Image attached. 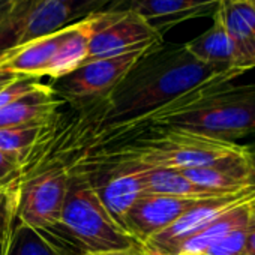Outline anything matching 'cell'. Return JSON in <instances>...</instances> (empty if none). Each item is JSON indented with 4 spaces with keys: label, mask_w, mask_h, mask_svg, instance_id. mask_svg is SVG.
<instances>
[{
    "label": "cell",
    "mask_w": 255,
    "mask_h": 255,
    "mask_svg": "<svg viewBox=\"0 0 255 255\" xmlns=\"http://www.w3.org/2000/svg\"><path fill=\"white\" fill-rule=\"evenodd\" d=\"M69 2L72 6V15H74V23H75L78 20L86 18L87 15L107 11L105 6L111 8L119 0H69Z\"/></svg>",
    "instance_id": "obj_26"
},
{
    "label": "cell",
    "mask_w": 255,
    "mask_h": 255,
    "mask_svg": "<svg viewBox=\"0 0 255 255\" xmlns=\"http://www.w3.org/2000/svg\"><path fill=\"white\" fill-rule=\"evenodd\" d=\"M65 29L66 27L47 36L0 51V72L36 80L45 77V71L63 39Z\"/></svg>",
    "instance_id": "obj_15"
},
{
    "label": "cell",
    "mask_w": 255,
    "mask_h": 255,
    "mask_svg": "<svg viewBox=\"0 0 255 255\" xmlns=\"http://www.w3.org/2000/svg\"><path fill=\"white\" fill-rule=\"evenodd\" d=\"M92 36L86 62L149 51L164 42V36L140 15L128 9L92 14Z\"/></svg>",
    "instance_id": "obj_5"
},
{
    "label": "cell",
    "mask_w": 255,
    "mask_h": 255,
    "mask_svg": "<svg viewBox=\"0 0 255 255\" xmlns=\"http://www.w3.org/2000/svg\"><path fill=\"white\" fill-rule=\"evenodd\" d=\"M221 3L222 0H119L110 9L132 11L164 36L180 23L213 17Z\"/></svg>",
    "instance_id": "obj_11"
},
{
    "label": "cell",
    "mask_w": 255,
    "mask_h": 255,
    "mask_svg": "<svg viewBox=\"0 0 255 255\" xmlns=\"http://www.w3.org/2000/svg\"><path fill=\"white\" fill-rule=\"evenodd\" d=\"M240 255H255V201L252 204L251 216L248 221V236Z\"/></svg>",
    "instance_id": "obj_27"
},
{
    "label": "cell",
    "mask_w": 255,
    "mask_h": 255,
    "mask_svg": "<svg viewBox=\"0 0 255 255\" xmlns=\"http://www.w3.org/2000/svg\"><path fill=\"white\" fill-rule=\"evenodd\" d=\"M231 2H240V0H231Z\"/></svg>",
    "instance_id": "obj_35"
},
{
    "label": "cell",
    "mask_w": 255,
    "mask_h": 255,
    "mask_svg": "<svg viewBox=\"0 0 255 255\" xmlns=\"http://www.w3.org/2000/svg\"><path fill=\"white\" fill-rule=\"evenodd\" d=\"M18 78H20V75H14V74H8V72H0V89L9 86L11 83L17 81Z\"/></svg>",
    "instance_id": "obj_29"
},
{
    "label": "cell",
    "mask_w": 255,
    "mask_h": 255,
    "mask_svg": "<svg viewBox=\"0 0 255 255\" xmlns=\"http://www.w3.org/2000/svg\"><path fill=\"white\" fill-rule=\"evenodd\" d=\"M215 15L224 24L236 53V65L246 72L255 68V6L249 0H222Z\"/></svg>",
    "instance_id": "obj_14"
},
{
    "label": "cell",
    "mask_w": 255,
    "mask_h": 255,
    "mask_svg": "<svg viewBox=\"0 0 255 255\" xmlns=\"http://www.w3.org/2000/svg\"><path fill=\"white\" fill-rule=\"evenodd\" d=\"M249 2H251V3H252L254 6H255V0H249Z\"/></svg>",
    "instance_id": "obj_33"
},
{
    "label": "cell",
    "mask_w": 255,
    "mask_h": 255,
    "mask_svg": "<svg viewBox=\"0 0 255 255\" xmlns=\"http://www.w3.org/2000/svg\"><path fill=\"white\" fill-rule=\"evenodd\" d=\"M71 170L63 165L45 167L18 182V222L38 230L59 228Z\"/></svg>",
    "instance_id": "obj_6"
},
{
    "label": "cell",
    "mask_w": 255,
    "mask_h": 255,
    "mask_svg": "<svg viewBox=\"0 0 255 255\" xmlns=\"http://www.w3.org/2000/svg\"><path fill=\"white\" fill-rule=\"evenodd\" d=\"M18 183L11 185L0 198V255H8L14 230L18 222Z\"/></svg>",
    "instance_id": "obj_23"
},
{
    "label": "cell",
    "mask_w": 255,
    "mask_h": 255,
    "mask_svg": "<svg viewBox=\"0 0 255 255\" xmlns=\"http://www.w3.org/2000/svg\"><path fill=\"white\" fill-rule=\"evenodd\" d=\"M245 146L177 128H153L150 135L140 138L137 147L126 152V159L155 168L176 171L209 165L222 158L242 153Z\"/></svg>",
    "instance_id": "obj_4"
},
{
    "label": "cell",
    "mask_w": 255,
    "mask_h": 255,
    "mask_svg": "<svg viewBox=\"0 0 255 255\" xmlns=\"http://www.w3.org/2000/svg\"><path fill=\"white\" fill-rule=\"evenodd\" d=\"M203 200H206V197L146 194L134 203L122 225L140 245H143Z\"/></svg>",
    "instance_id": "obj_10"
},
{
    "label": "cell",
    "mask_w": 255,
    "mask_h": 255,
    "mask_svg": "<svg viewBox=\"0 0 255 255\" xmlns=\"http://www.w3.org/2000/svg\"><path fill=\"white\" fill-rule=\"evenodd\" d=\"M248 236V224L231 230L216 243H213L203 255H240Z\"/></svg>",
    "instance_id": "obj_24"
},
{
    "label": "cell",
    "mask_w": 255,
    "mask_h": 255,
    "mask_svg": "<svg viewBox=\"0 0 255 255\" xmlns=\"http://www.w3.org/2000/svg\"><path fill=\"white\" fill-rule=\"evenodd\" d=\"M242 72L197 60L185 44H165L144 53L107 98L105 123L126 129L180 95L215 80L233 81Z\"/></svg>",
    "instance_id": "obj_1"
},
{
    "label": "cell",
    "mask_w": 255,
    "mask_h": 255,
    "mask_svg": "<svg viewBox=\"0 0 255 255\" xmlns=\"http://www.w3.org/2000/svg\"><path fill=\"white\" fill-rule=\"evenodd\" d=\"M57 231L81 254L141 246L110 215L90 176L83 171L69 174Z\"/></svg>",
    "instance_id": "obj_3"
},
{
    "label": "cell",
    "mask_w": 255,
    "mask_h": 255,
    "mask_svg": "<svg viewBox=\"0 0 255 255\" xmlns=\"http://www.w3.org/2000/svg\"><path fill=\"white\" fill-rule=\"evenodd\" d=\"M143 173L144 165L125 158L111 170L110 176L102 183H95L92 180L101 201L120 225L134 203L144 195Z\"/></svg>",
    "instance_id": "obj_12"
},
{
    "label": "cell",
    "mask_w": 255,
    "mask_h": 255,
    "mask_svg": "<svg viewBox=\"0 0 255 255\" xmlns=\"http://www.w3.org/2000/svg\"><path fill=\"white\" fill-rule=\"evenodd\" d=\"M177 255H191V254H177Z\"/></svg>",
    "instance_id": "obj_34"
},
{
    "label": "cell",
    "mask_w": 255,
    "mask_h": 255,
    "mask_svg": "<svg viewBox=\"0 0 255 255\" xmlns=\"http://www.w3.org/2000/svg\"><path fill=\"white\" fill-rule=\"evenodd\" d=\"M23 161L18 155L0 150V185L11 186L21 179Z\"/></svg>",
    "instance_id": "obj_25"
},
{
    "label": "cell",
    "mask_w": 255,
    "mask_h": 255,
    "mask_svg": "<svg viewBox=\"0 0 255 255\" xmlns=\"http://www.w3.org/2000/svg\"><path fill=\"white\" fill-rule=\"evenodd\" d=\"M255 198V185H251L242 191L225 194L213 198H206L185 212L176 222L150 237L141 245L146 255H174L179 246L204 230L215 219L236 206Z\"/></svg>",
    "instance_id": "obj_9"
},
{
    "label": "cell",
    "mask_w": 255,
    "mask_h": 255,
    "mask_svg": "<svg viewBox=\"0 0 255 255\" xmlns=\"http://www.w3.org/2000/svg\"><path fill=\"white\" fill-rule=\"evenodd\" d=\"M177 128L212 138L233 141L255 132V84L204 83L128 126Z\"/></svg>",
    "instance_id": "obj_2"
},
{
    "label": "cell",
    "mask_w": 255,
    "mask_h": 255,
    "mask_svg": "<svg viewBox=\"0 0 255 255\" xmlns=\"http://www.w3.org/2000/svg\"><path fill=\"white\" fill-rule=\"evenodd\" d=\"M212 18L213 24L203 35L186 42V50L197 60L206 65L216 66L221 69H234L245 74L236 65V53L224 24L216 15H213Z\"/></svg>",
    "instance_id": "obj_18"
},
{
    "label": "cell",
    "mask_w": 255,
    "mask_h": 255,
    "mask_svg": "<svg viewBox=\"0 0 255 255\" xmlns=\"http://www.w3.org/2000/svg\"><path fill=\"white\" fill-rule=\"evenodd\" d=\"M11 2V6H17V5H21L24 2H29V0H9Z\"/></svg>",
    "instance_id": "obj_31"
},
{
    "label": "cell",
    "mask_w": 255,
    "mask_h": 255,
    "mask_svg": "<svg viewBox=\"0 0 255 255\" xmlns=\"http://www.w3.org/2000/svg\"><path fill=\"white\" fill-rule=\"evenodd\" d=\"M8 255H83L59 231H38L17 222Z\"/></svg>",
    "instance_id": "obj_19"
},
{
    "label": "cell",
    "mask_w": 255,
    "mask_h": 255,
    "mask_svg": "<svg viewBox=\"0 0 255 255\" xmlns=\"http://www.w3.org/2000/svg\"><path fill=\"white\" fill-rule=\"evenodd\" d=\"M74 23L69 0H29L11 6L0 26V51L54 33Z\"/></svg>",
    "instance_id": "obj_8"
},
{
    "label": "cell",
    "mask_w": 255,
    "mask_h": 255,
    "mask_svg": "<svg viewBox=\"0 0 255 255\" xmlns=\"http://www.w3.org/2000/svg\"><path fill=\"white\" fill-rule=\"evenodd\" d=\"M47 123H30L23 126L2 128L0 129V150L18 155L21 161H24V158L39 140Z\"/></svg>",
    "instance_id": "obj_22"
},
{
    "label": "cell",
    "mask_w": 255,
    "mask_h": 255,
    "mask_svg": "<svg viewBox=\"0 0 255 255\" xmlns=\"http://www.w3.org/2000/svg\"><path fill=\"white\" fill-rule=\"evenodd\" d=\"M194 185L221 192L231 194L255 185V168L248 156L246 146L242 153L222 158L204 167L180 171Z\"/></svg>",
    "instance_id": "obj_13"
},
{
    "label": "cell",
    "mask_w": 255,
    "mask_h": 255,
    "mask_svg": "<svg viewBox=\"0 0 255 255\" xmlns=\"http://www.w3.org/2000/svg\"><path fill=\"white\" fill-rule=\"evenodd\" d=\"M143 192L144 195L150 194V195H180V197H206V198L225 195L194 185L180 171L146 167V165L143 173Z\"/></svg>",
    "instance_id": "obj_21"
},
{
    "label": "cell",
    "mask_w": 255,
    "mask_h": 255,
    "mask_svg": "<svg viewBox=\"0 0 255 255\" xmlns=\"http://www.w3.org/2000/svg\"><path fill=\"white\" fill-rule=\"evenodd\" d=\"M63 102L50 84L42 83L32 93L0 108V129L30 123H47L59 113Z\"/></svg>",
    "instance_id": "obj_16"
},
{
    "label": "cell",
    "mask_w": 255,
    "mask_h": 255,
    "mask_svg": "<svg viewBox=\"0 0 255 255\" xmlns=\"http://www.w3.org/2000/svg\"><path fill=\"white\" fill-rule=\"evenodd\" d=\"M147 51H135L117 57L98 59L83 63L51 86L56 95L72 104L107 101L110 93Z\"/></svg>",
    "instance_id": "obj_7"
},
{
    "label": "cell",
    "mask_w": 255,
    "mask_h": 255,
    "mask_svg": "<svg viewBox=\"0 0 255 255\" xmlns=\"http://www.w3.org/2000/svg\"><path fill=\"white\" fill-rule=\"evenodd\" d=\"M246 152H248V156H249V159H251V162H252V165L255 168V143L246 146Z\"/></svg>",
    "instance_id": "obj_30"
},
{
    "label": "cell",
    "mask_w": 255,
    "mask_h": 255,
    "mask_svg": "<svg viewBox=\"0 0 255 255\" xmlns=\"http://www.w3.org/2000/svg\"><path fill=\"white\" fill-rule=\"evenodd\" d=\"M83 255H146L141 246H132L116 251H99V252H84Z\"/></svg>",
    "instance_id": "obj_28"
},
{
    "label": "cell",
    "mask_w": 255,
    "mask_h": 255,
    "mask_svg": "<svg viewBox=\"0 0 255 255\" xmlns=\"http://www.w3.org/2000/svg\"><path fill=\"white\" fill-rule=\"evenodd\" d=\"M92 26V15L66 26L63 39L45 71V77H50L53 81H56L86 63L89 56Z\"/></svg>",
    "instance_id": "obj_17"
},
{
    "label": "cell",
    "mask_w": 255,
    "mask_h": 255,
    "mask_svg": "<svg viewBox=\"0 0 255 255\" xmlns=\"http://www.w3.org/2000/svg\"><path fill=\"white\" fill-rule=\"evenodd\" d=\"M254 201H255V198L249 200V201H245V203L236 206L234 209L225 212L222 216L215 219L204 230H201L200 233H197L192 237H189L188 240H185L179 246V249H177V252L174 255H177V254L203 255L213 243H216L219 239H222L231 230L243 227V225L248 224Z\"/></svg>",
    "instance_id": "obj_20"
},
{
    "label": "cell",
    "mask_w": 255,
    "mask_h": 255,
    "mask_svg": "<svg viewBox=\"0 0 255 255\" xmlns=\"http://www.w3.org/2000/svg\"><path fill=\"white\" fill-rule=\"evenodd\" d=\"M15 185V183H14ZM6 188H9V186H2V185H0V198H2V195H3V192L6 191Z\"/></svg>",
    "instance_id": "obj_32"
}]
</instances>
